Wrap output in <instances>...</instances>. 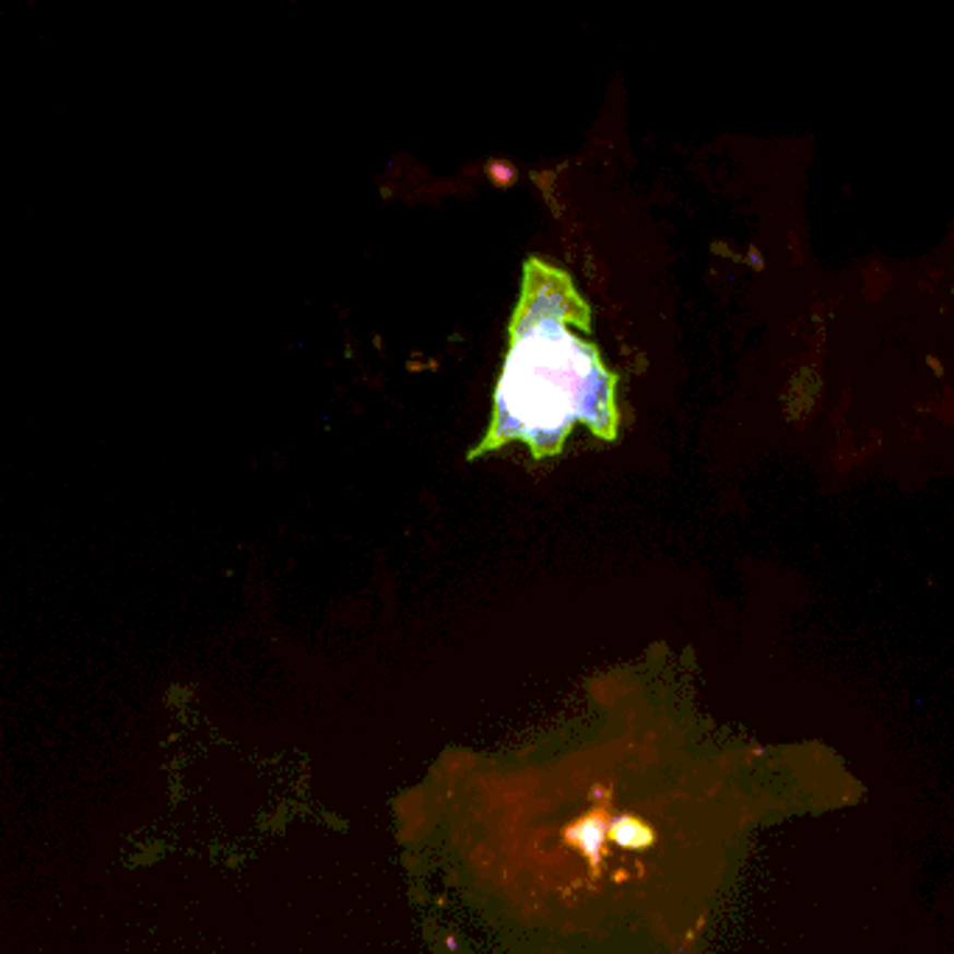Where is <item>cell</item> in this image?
I'll use <instances>...</instances> for the list:
<instances>
[{
  "label": "cell",
  "instance_id": "7a4b0ae2",
  "mask_svg": "<svg viewBox=\"0 0 954 954\" xmlns=\"http://www.w3.org/2000/svg\"><path fill=\"white\" fill-rule=\"evenodd\" d=\"M611 837L613 843H619V846L624 848H641L652 840V834H649L641 823L633 821V817H622L619 823H613Z\"/></svg>",
  "mask_w": 954,
  "mask_h": 954
},
{
  "label": "cell",
  "instance_id": "6da1fadb",
  "mask_svg": "<svg viewBox=\"0 0 954 954\" xmlns=\"http://www.w3.org/2000/svg\"><path fill=\"white\" fill-rule=\"evenodd\" d=\"M586 337H591V306L566 269L529 258L491 428L468 459L507 443H527L534 459L557 457L574 426L608 443L619 437V376Z\"/></svg>",
  "mask_w": 954,
  "mask_h": 954
}]
</instances>
